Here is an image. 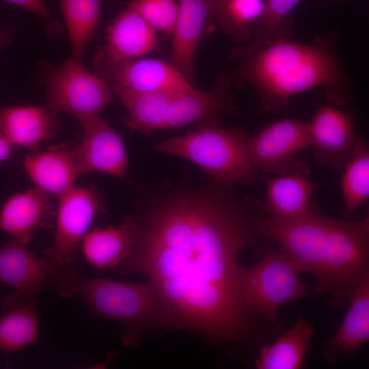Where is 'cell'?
<instances>
[{"instance_id":"1","label":"cell","mask_w":369,"mask_h":369,"mask_svg":"<svg viewBox=\"0 0 369 369\" xmlns=\"http://www.w3.org/2000/svg\"><path fill=\"white\" fill-rule=\"evenodd\" d=\"M131 215L135 242L115 272L146 275L178 329L215 342L247 337L251 322L240 297L238 259L258 236L250 197L184 174L145 186Z\"/></svg>"},{"instance_id":"2","label":"cell","mask_w":369,"mask_h":369,"mask_svg":"<svg viewBox=\"0 0 369 369\" xmlns=\"http://www.w3.org/2000/svg\"><path fill=\"white\" fill-rule=\"evenodd\" d=\"M339 31L330 29L306 44L283 39L260 45L251 40L230 51L237 64L231 83L237 88L251 85L259 98V107L272 111L286 107L296 94L316 87L335 105L354 97L355 82L344 69L336 51Z\"/></svg>"},{"instance_id":"3","label":"cell","mask_w":369,"mask_h":369,"mask_svg":"<svg viewBox=\"0 0 369 369\" xmlns=\"http://www.w3.org/2000/svg\"><path fill=\"white\" fill-rule=\"evenodd\" d=\"M75 295L94 316L124 325L120 334L123 346L135 348L148 328L178 329L160 292L149 279L135 283L104 278L79 281Z\"/></svg>"},{"instance_id":"4","label":"cell","mask_w":369,"mask_h":369,"mask_svg":"<svg viewBox=\"0 0 369 369\" xmlns=\"http://www.w3.org/2000/svg\"><path fill=\"white\" fill-rule=\"evenodd\" d=\"M249 139L248 133L240 128L200 124L184 135L159 142L152 149L191 161L213 180L231 186L255 185L260 178L249 159Z\"/></svg>"},{"instance_id":"5","label":"cell","mask_w":369,"mask_h":369,"mask_svg":"<svg viewBox=\"0 0 369 369\" xmlns=\"http://www.w3.org/2000/svg\"><path fill=\"white\" fill-rule=\"evenodd\" d=\"M368 264V215L357 221L330 217L315 292L328 295L332 309L344 307Z\"/></svg>"},{"instance_id":"6","label":"cell","mask_w":369,"mask_h":369,"mask_svg":"<svg viewBox=\"0 0 369 369\" xmlns=\"http://www.w3.org/2000/svg\"><path fill=\"white\" fill-rule=\"evenodd\" d=\"M79 281L72 263L37 256L14 239L0 247V282L16 290L5 301L4 309L16 304L36 303L35 296L47 290L64 298L75 296Z\"/></svg>"},{"instance_id":"7","label":"cell","mask_w":369,"mask_h":369,"mask_svg":"<svg viewBox=\"0 0 369 369\" xmlns=\"http://www.w3.org/2000/svg\"><path fill=\"white\" fill-rule=\"evenodd\" d=\"M299 272L277 248H269L258 263L238 269V289L245 310L276 324L284 304L305 297L309 290Z\"/></svg>"},{"instance_id":"8","label":"cell","mask_w":369,"mask_h":369,"mask_svg":"<svg viewBox=\"0 0 369 369\" xmlns=\"http://www.w3.org/2000/svg\"><path fill=\"white\" fill-rule=\"evenodd\" d=\"M252 218L258 236L278 245V249L297 271L319 275L325 253L330 217L320 213L316 206L305 217L290 221H279L267 215L261 202L251 199Z\"/></svg>"},{"instance_id":"9","label":"cell","mask_w":369,"mask_h":369,"mask_svg":"<svg viewBox=\"0 0 369 369\" xmlns=\"http://www.w3.org/2000/svg\"><path fill=\"white\" fill-rule=\"evenodd\" d=\"M44 81L47 108L56 115L65 112L77 120L98 115L114 97L103 80L72 57L53 69Z\"/></svg>"},{"instance_id":"10","label":"cell","mask_w":369,"mask_h":369,"mask_svg":"<svg viewBox=\"0 0 369 369\" xmlns=\"http://www.w3.org/2000/svg\"><path fill=\"white\" fill-rule=\"evenodd\" d=\"M93 66L94 74L111 90L146 92L193 87L169 62L161 59L139 58L115 61L97 51Z\"/></svg>"},{"instance_id":"11","label":"cell","mask_w":369,"mask_h":369,"mask_svg":"<svg viewBox=\"0 0 369 369\" xmlns=\"http://www.w3.org/2000/svg\"><path fill=\"white\" fill-rule=\"evenodd\" d=\"M57 199L53 243L44 254L62 263H72L79 243L105 206L94 187L74 186Z\"/></svg>"},{"instance_id":"12","label":"cell","mask_w":369,"mask_h":369,"mask_svg":"<svg viewBox=\"0 0 369 369\" xmlns=\"http://www.w3.org/2000/svg\"><path fill=\"white\" fill-rule=\"evenodd\" d=\"M310 146L308 122L284 118L249 137L248 153L257 172L284 175L295 164V156Z\"/></svg>"},{"instance_id":"13","label":"cell","mask_w":369,"mask_h":369,"mask_svg":"<svg viewBox=\"0 0 369 369\" xmlns=\"http://www.w3.org/2000/svg\"><path fill=\"white\" fill-rule=\"evenodd\" d=\"M230 73L218 74L213 87L206 91L191 87L175 91L171 100L166 128L192 124H219L223 116L237 110L230 91Z\"/></svg>"},{"instance_id":"14","label":"cell","mask_w":369,"mask_h":369,"mask_svg":"<svg viewBox=\"0 0 369 369\" xmlns=\"http://www.w3.org/2000/svg\"><path fill=\"white\" fill-rule=\"evenodd\" d=\"M78 120L83 133L77 145L79 173L99 172L127 179L128 159L122 136L98 115Z\"/></svg>"},{"instance_id":"15","label":"cell","mask_w":369,"mask_h":369,"mask_svg":"<svg viewBox=\"0 0 369 369\" xmlns=\"http://www.w3.org/2000/svg\"><path fill=\"white\" fill-rule=\"evenodd\" d=\"M308 125L317 163L342 169L358 138L351 117L342 110L323 105Z\"/></svg>"},{"instance_id":"16","label":"cell","mask_w":369,"mask_h":369,"mask_svg":"<svg viewBox=\"0 0 369 369\" xmlns=\"http://www.w3.org/2000/svg\"><path fill=\"white\" fill-rule=\"evenodd\" d=\"M310 167L296 160L291 169L279 176H264L266 200L261 202L263 211L272 219L290 221L308 215L310 199L317 184L308 178Z\"/></svg>"},{"instance_id":"17","label":"cell","mask_w":369,"mask_h":369,"mask_svg":"<svg viewBox=\"0 0 369 369\" xmlns=\"http://www.w3.org/2000/svg\"><path fill=\"white\" fill-rule=\"evenodd\" d=\"M55 216L51 195L35 187L8 197L0 210V230L26 245L38 229L51 227Z\"/></svg>"},{"instance_id":"18","label":"cell","mask_w":369,"mask_h":369,"mask_svg":"<svg viewBox=\"0 0 369 369\" xmlns=\"http://www.w3.org/2000/svg\"><path fill=\"white\" fill-rule=\"evenodd\" d=\"M20 163L36 187L57 197L75 186L79 174L77 144L73 143H62L27 154Z\"/></svg>"},{"instance_id":"19","label":"cell","mask_w":369,"mask_h":369,"mask_svg":"<svg viewBox=\"0 0 369 369\" xmlns=\"http://www.w3.org/2000/svg\"><path fill=\"white\" fill-rule=\"evenodd\" d=\"M106 32V44L98 51L115 61L141 58L151 52L156 42V31L128 6L117 14Z\"/></svg>"},{"instance_id":"20","label":"cell","mask_w":369,"mask_h":369,"mask_svg":"<svg viewBox=\"0 0 369 369\" xmlns=\"http://www.w3.org/2000/svg\"><path fill=\"white\" fill-rule=\"evenodd\" d=\"M61 126L47 107L7 106L0 109V133L15 147L36 149Z\"/></svg>"},{"instance_id":"21","label":"cell","mask_w":369,"mask_h":369,"mask_svg":"<svg viewBox=\"0 0 369 369\" xmlns=\"http://www.w3.org/2000/svg\"><path fill=\"white\" fill-rule=\"evenodd\" d=\"M136 234V224L129 214L118 225L96 228L87 233L81 241L83 254L96 269H116L129 256Z\"/></svg>"},{"instance_id":"22","label":"cell","mask_w":369,"mask_h":369,"mask_svg":"<svg viewBox=\"0 0 369 369\" xmlns=\"http://www.w3.org/2000/svg\"><path fill=\"white\" fill-rule=\"evenodd\" d=\"M169 62L191 84L197 43L208 17L206 0H178ZM193 85V84H192Z\"/></svg>"},{"instance_id":"23","label":"cell","mask_w":369,"mask_h":369,"mask_svg":"<svg viewBox=\"0 0 369 369\" xmlns=\"http://www.w3.org/2000/svg\"><path fill=\"white\" fill-rule=\"evenodd\" d=\"M350 305L338 331L325 344L329 361L342 353L350 355L369 340V271L358 282L349 295Z\"/></svg>"},{"instance_id":"24","label":"cell","mask_w":369,"mask_h":369,"mask_svg":"<svg viewBox=\"0 0 369 369\" xmlns=\"http://www.w3.org/2000/svg\"><path fill=\"white\" fill-rule=\"evenodd\" d=\"M112 91L128 112L123 119L127 128L144 134L166 128L171 100L177 90L136 92L113 89Z\"/></svg>"},{"instance_id":"25","label":"cell","mask_w":369,"mask_h":369,"mask_svg":"<svg viewBox=\"0 0 369 369\" xmlns=\"http://www.w3.org/2000/svg\"><path fill=\"white\" fill-rule=\"evenodd\" d=\"M314 329L299 317L286 331L273 343L260 348L255 365L259 369H297L301 368Z\"/></svg>"},{"instance_id":"26","label":"cell","mask_w":369,"mask_h":369,"mask_svg":"<svg viewBox=\"0 0 369 369\" xmlns=\"http://www.w3.org/2000/svg\"><path fill=\"white\" fill-rule=\"evenodd\" d=\"M264 0H206L208 17L234 41L249 40L264 8Z\"/></svg>"},{"instance_id":"27","label":"cell","mask_w":369,"mask_h":369,"mask_svg":"<svg viewBox=\"0 0 369 369\" xmlns=\"http://www.w3.org/2000/svg\"><path fill=\"white\" fill-rule=\"evenodd\" d=\"M60 8L72 46V56L81 59L94 36L100 16V1L61 0Z\"/></svg>"},{"instance_id":"28","label":"cell","mask_w":369,"mask_h":369,"mask_svg":"<svg viewBox=\"0 0 369 369\" xmlns=\"http://www.w3.org/2000/svg\"><path fill=\"white\" fill-rule=\"evenodd\" d=\"M342 169L341 191L345 211L350 215L369 196V144L366 139L357 138Z\"/></svg>"},{"instance_id":"29","label":"cell","mask_w":369,"mask_h":369,"mask_svg":"<svg viewBox=\"0 0 369 369\" xmlns=\"http://www.w3.org/2000/svg\"><path fill=\"white\" fill-rule=\"evenodd\" d=\"M36 303H20L6 308L0 317V350L5 353L23 349L36 342L38 316Z\"/></svg>"},{"instance_id":"30","label":"cell","mask_w":369,"mask_h":369,"mask_svg":"<svg viewBox=\"0 0 369 369\" xmlns=\"http://www.w3.org/2000/svg\"><path fill=\"white\" fill-rule=\"evenodd\" d=\"M301 0H266L262 14L256 23L250 39L260 45H266L292 35L290 12Z\"/></svg>"},{"instance_id":"31","label":"cell","mask_w":369,"mask_h":369,"mask_svg":"<svg viewBox=\"0 0 369 369\" xmlns=\"http://www.w3.org/2000/svg\"><path fill=\"white\" fill-rule=\"evenodd\" d=\"M128 7L156 31L172 34L178 16V3L174 0H131Z\"/></svg>"},{"instance_id":"32","label":"cell","mask_w":369,"mask_h":369,"mask_svg":"<svg viewBox=\"0 0 369 369\" xmlns=\"http://www.w3.org/2000/svg\"><path fill=\"white\" fill-rule=\"evenodd\" d=\"M33 13L43 25L50 38L57 37L63 31L62 24L54 19L44 0H5Z\"/></svg>"},{"instance_id":"33","label":"cell","mask_w":369,"mask_h":369,"mask_svg":"<svg viewBox=\"0 0 369 369\" xmlns=\"http://www.w3.org/2000/svg\"><path fill=\"white\" fill-rule=\"evenodd\" d=\"M16 148L0 133V166L10 159Z\"/></svg>"},{"instance_id":"34","label":"cell","mask_w":369,"mask_h":369,"mask_svg":"<svg viewBox=\"0 0 369 369\" xmlns=\"http://www.w3.org/2000/svg\"><path fill=\"white\" fill-rule=\"evenodd\" d=\"M4 42H5V36L3 32L0 30V48L2 46Z\"/></svg>"},{"instance_id":"35","label":"cell","mask_w":369,"mask_h":369,"mask_svg":"<svg viewBox=\"0 0 369 369\" xmlns=\"http://www.w3.org/2000/svg\"><path fill=\"white\" fill-rule=\"evenodd\" d=\"M334 1H340V0H334Z\"/></svg>"}]
</instances>
